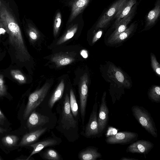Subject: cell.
I'll list each match as a JSON object with an SVG mask.
<instances>
[{
  "instance_id": "d4e9b609",
  "label": "cell",
  "mask_w": 160,
  "mask_h": 160,
  "mask_svg": "<svg viewBox=\"0 0 160 160\" xmlns=\"http://www.w3.org/2000/svg\"><path fill=\"white\" fill-rule=\"evenodd\" d=\"M69 103L72 112L75 117H76L78 113V107L75 94L72 89H71L70 91Z\"/></svg>"
},
{
  "instance_id": "4dcf8cb0",
  "label": "cell",
  "mask_w": 160,
  "mask_h": 160,
  "mask_svg": "<svg viewBox=\"0 0 160 160\" xmlns=\"http://www.w3.org/2000/svg\"><path fill=\"white\" fill-rule=\"evenodd\" d=\"M151 65L152 67L156 74L160 76V65L157 60L155 55L152 53L150 55Z\"/></svg>"
},
{
  "instance_id": "4316f807",
  "label": "cell",
  "mask_w": 160,
  "mask_h": 160,
  "mask_svg": "<svg viewBox=\"0 0 160 160\" xmlns=\"http://www.w3.org/2000/svg\"><path fill=\"white\" fill-rule=\"evenodd\" d=\"M18 139V137L15 135H8L3 137L2 141L5 145L11 147L15 145Z\"/></svg>"
},
{
  "instance_id": "d6a6232c",
  "label": "cell",
  "mask_w": 160,
  "mask_h": 160,
  "mask_svg": "<svg viewBox=\"0 0 160 160\" xmlns=\"http://www.w3.org/2000/svg\"><path fill=\"white\" fill-rule=\"evenodd\" d=\"M102 33V31L101 30H99L96 33L92 39V44H94L101 38Z\"/></svg>"
},
{
  "instance_id": "ba28073f",
  "label": "cell",
  "mask_w": 160,
  "mask_h": 160,
  "mask_svg": "<svg viewBox=\"0 0 160 160\" xmlns=\"http://www.w3.org/2000/svg\"><path fill=\"white\" fill-rule=\"evenodd\" d=\"M98 102L96 101L93 105L88 121L85 128V135L88 138L98 137Z\"/></svg>"
},
{
  "instance_id": "8fae6325",
  "label": "cell",
  "mask_w": 160,
  "mask_h": 160,
  "mask_svg": "<svg viewBox=\"0 0 160 160\" xmlns=\"http://www.w3.org/2000/svg\"><path fill=\"white\" fill-rule=\"evenodd\" d=\"M63 105L62 112V123L68 128H74L76 126L77 122L74 119L71 113L69 98L67 94L65 96Z\"/></svg>"
},
{
  "instance_id": "7c38bea8",
  "label": "cell",
  "mask_w": 160,
  "mask_h": 160,
  "mask_svg": "<svg viewBox=\"0 0 160 160\" xmlns=\"http://www.w3.org/2000/svg\"><path fill=\"white\" fill-rule=\"evenodd\" d=\"M49 121V118L46 116L33 111L28 118L27 126L29 128H32L43 126Z\"/></svg>"
},
{
  "instance_id": "e0dca14e",
  "label": "cell",
  "mask_w": 160,
  "mask_h": 160,
  "mask_svg": "<svg viewBox=\"0 0 160 160\" xmlns=\"http://www.w3.org/2000/svg\"><path fill=\"white\" fill-rule=\"evenodd\" d=\"M89 0H75L73 3L68 22L73 20L86 7Z\"/></svg>"
},
{
  "instance_id": "cb8c5ba5",
  "label": "cell",
  "mask_w": 160,
  "mask_h": 160,
  "mask_svg": "<svg viewBox=\"0 0 160 160\" xmlns=\"http://www.w3.org/2000/svg\"><path fill=\"white\" fill-rule=\"evenodd\" d=\"M78 28L77 24H75L71 27L58 41L56 44L58 45L61 44L72 38L76 32Z\"/></svg>"
},
{
  "instance_id": "7a4b0ae2",
  "label": "cell",
  "mask_w": 160,
  "mask_h": 160,
  "mask_svg": "<svg viewBox=\"0 0 160 160\" xmlns=\"http://www.w3.org/2000/svg\"><path fill=\"white\" fill-rule=\"evenodd\" d=\"M134 118L148 133L155 138L158 136L157 129L152 117L148 111L143 107L135 105L131 108Z\"/></svg>"
},
{
  "instance_id": "7402d4cb",
  "label": "cell",
  "mask_w": 160,
  "mask_h": 160,
  "mask_svg": "<svg viewBox=\"0 0 160 160\" xmlns=\"http://www.w3.org/2000/svg\"><path fill=\"white\" fill-rule=\"evenodd\" d=\"M160 14V2L158 0L154 8L148 13L146 18V27L153 25Z\"/></svg>"
},
{
  "instance_id": "d590c367",
  "label": "cell",
  "mask_w": 160,
  "mask_h": 160,
  "mask_svg": "<svg viewBox=\"0 0 160 160\" xmlns=\"http://www.w3.org/2000/svg\"><path fill=\"white\" fill-rule=\"evenodd\" d=\"M80 53L82 56L84 58H86L88 57L87 51L85 50H82Z\"/></svg>"
},
{
  "instance_id": "ac0fdd59",
  "label": "cell",
  "mask_w": 160,
  "mask_h": 160,
  "mask_svg": "<svg viewBox=\"0 0 160 160\" xmlns=\"http://www.w3.org/2000/svg\"><path fill=\"white\" fill-rule=\"evenodd\" d=\"M136 0H128L118 11L115 15L116 18L114 26H115L129 12L132 6L136 3Z\"/></svg>"
},
{
  "instance_id": "f546056e",
  "label": "cell",
  "mask_w": 160,
  "mask_h": 160,
  "mask_svg": "<svg viewBox=\"0 0 160 160\" xmlns=\"http://www.w3.org/2000/svg\"><path fill=\"white\" fill-rule=\"evenodd\" d=\"M62 22V17L60 12H58L55 17L53 25V34L55 37L58 34Z\"/></svg>"
},
{
  "instance_id": "2e32d148",
  "label": "cell",
  "mask_w": 160,
  "mask_h": 160,
  "mask_svg": "<svg viewBox=\"0 0 160 160\" xmlns=\"http://www.w3.org/2000/svg\"><path fill=\"white\" fill-rule=\"evenodd\" d=\"M47 128L37 130L25 135L19 144L20 146L28 145L36 141L46 130Z\"/></svg>"
},
{
  "instance_id": "ffe728a7",
  "label": "cell",
  "mask_w": 160,
  "mask_h": 160,
  "mask_svg": "<svg viewBox=\"0 0 160 160\" xmlns=\"http://www.w3.org/2000/svg\"><path fill=\"white\" fill-rule=\"evenodd\" d=\"M57 141L53 139H48L29 145L33 148L31 154L26 160H28L33 154L39 152L44 148L48 146L55 145Z\"/></svg>"
},
{
  "instance_id": "836d02e7",
  "label": "cell",
  "mask_w": 160,
  "mask_h": 160,
  "mask_svg": "<svg viewBox=\"0 0 160 160\" xmlns=\"http://www.w3.org/2000/svg\"><path fill=\"white\" fill-rule=\"evenodd\" d=\"M6 32L5 25L0 17V35Z\"/></svg>"
},
{
  "instance_id": "83f0119b",
  "label": "cell",
  "mask_w": 160,
  "mask_h": 160,
  "mask_svg": "<svg viewBox=\"0 0 160 160\" xmlns=\"http://www.w3.org/2000/svg\"><path fill=\"white\" fill-rule=\"evenodd\" d=\"M12 77L21 84H24L26 82V78L21 72L17 69H13L11 71Z\"/></svg>"
},
{
  "instance_id": "484cf974",
  "label": "cell",
  "mask_w": 160,
  "mask_h": 160,
  "mask_svg": "<svg viewBox=\"0 0 160 160\" xmlns=\"http://www.w3.org/2000/svg\"><path fill=\"white\" fill-rule=\"evenodd\" d=\"M27 32L30 40L31 42H35L39 39L40 33L37 29L32 24L28 25Z\"/></svg>"
},
{
  "instance_id": "e575fe53",
  "label": "cell",
  "mask_w": 160,
  "mask_h": 160,
  "mask_svg": "<svg viewBox=\"0 0 160 160\" xmlns=\"http://www.w3.org/2000/svg\"><path fill=\"white\" fill-rule=\"evenodd\" d=\"M5 119V116L0 110V124L2 125L3 124Z\"/></svg>"
},
{
  "instance_id": "52a82bcc",
  "label": "cell",
  "mask_w": 160,
  "mask_h": 160,
  "mask_svg": "<svg viewBox=\"0 0 160 160\" xmlns=\"http://www.w3.org/2000/svg\"><path fill=\"white\" fill-rule=\"evenodd\" d=\"M88 75L87 73H85L80 77L79 83L80 112L82 123L84 122L86 113L88 93Z\"/></svg>"
},
{
  "instance_id": "f35d334b",
  "label": "cell",
  "mask_w": 160,
  "mask_h": 160,
  "mask_svg": "<svg viewBox=\"0 0 160 160\" xmlns=\"http://www.w3.org/2000/svg\"><path fill=\"white\" fill-rule=\"evenodd\" d=\"M2 159L0 158V160H1Z\"/></svg>"
},
{
  "instance_id": "f1b7e54d",
  "label": "cell",
  "mask_w": 160,
  "mask_h": 160,
  "mask_svg": "<svg viewBox=\"0 0 160 160\" xmlns=\"http://www.w3.org/2000/svg\"><path fill=\"white\" fill-rule=\"evenodd\" d=\"M44 158L49 160H59L60 157L54 150L49 149L46 150L43 155Z\"/></svg>"
},
{
  "instance_id": "30bf717a",
  "label": "cell",
  "mask_w": 160,
  "mask_h": 160,
  "mask_svg": "<svg viewBox=\"0 0 160 160\" xmlns=\"http://www.w3.org/2000/svg\"><path fill=\"white\" fill-rule=\"evenodd\" d=\"M154 146L153 143L150 141L137 140L127 147L126 152L132 153L142 154L145 156L149 153Z\"/></svg>"
},
{
  "instance_id": "5bb4252c",
  "label": "cell",
  "mask_w": 160,
  "mask_h": 160,
  "mask_svg": "<svg viewBox=\"0 0 160 160\" xmlns=\"http://www.w3.org/2000/svg\"><path fill=\"white\" fill-rule=\"evenodd\" d=\"M135 28V25L132 23L124 31L115 37L108 39V43L111 45L119 44L125 41L132 33Z\"/></svg>"
},
{
  "instance_id": "74e56055",
  "label": "cell",
  "mask_w": 160,
  "mask_h": 160,
  "mask_svg": "<svg viewBox=\"0 0 160 160\" xmlns=\"http://www.w3.org/2000/svg\"><path fill=\"white\" fill-rule=\"evenodd\" d=\"M2 132V130L0 128V132Z\"/></svg>"
},
{
  "instance_id": "6da1fadb",
  "label": "cell",
  "mask_w": 160,
  "mask_h": 160,
  "mask_svg": "<svg viewBox=\"0 0 160 160\" xmlns=\"http://www.w3.org/2000/svg\"><path fill=\"white\" fill-rule=\"evenodd\" d=\"M0 17L5 25L9 42L14 49L16 58L21 62L28 60L30 55L20 28L12 13L4 5L0 8Z\"/></svg>"
},
{
  "instance_id": "8d00e7d4",
  "label": "cell",
  "mask_w": 160,
  "mask_h": 160,
  "mask_svg": "<svg viewBox=\"0 0 160 160\" xmlns=\"http://www.w3.org/2000/svg\"><path fill=\"white\" fill-rule=\"evenodd\" d=\"M121 160H138L137 159L132 158L122 157L120 159Z\"/></svg>"
},
{
  "instance_id": "603a6c76",
  "label": "cell",
  "mask_w": 160,
  "mask_h": 160,
  "mask_svg": "<svg viewBox=\"0 0 160 160\" xmlns=\"http://www.w3.org/2000/svg\"><path fill=\"white\" fill-rule=\"evenodd\" d=\"M149 99L152 102L156 103L160 102V87L157 85H153L149 89L148 93Z\"/></svg>"
},
{
  "instance_id": "9c48e42d",
  "label": "cell",
  "mask_w": 160,
  "mask_h": 160,
  "mask_svg": "<svg viewBox=\"0 0 160 160\" xmlns=\"http://www.w3.org/2000/svg\"><path fill=\"white\" fill-rule=\"evenodd\" d=\"M128 0H118L114 2L102 16L96 26V29L105 28L121 7Z\"/></svg>"
},
{
  "instance_id": "1f68e13d",
  "label": "cell",
  "mask_w": 160,
  "mask_h": 160,
  "mask_svg": "<svg viewBox=\"0 0 160 160\" xmlns=\"http://www.w3.org/2000/svg\"><path fill=\"white\" fill-rule=\"evenodd\" d=\"M6 94V88L4 84L3 76L0 74V96H4Z\"/></svg>"
},
{
  "instance_id": "8992f818",
  "label": "cell",
  "mask_w": 160,
  "mask_h": 160,
  "mask_svg": "<svg viewBox=\"0 0 160 160\" xmlns=\"http://www.w3.org/2000/svg\"><path fill=\"white\" fill-rule=\"evenodd\" d=\"M138 137V135L136 132L123 131L108 137L105 141L108 144L126 145L136 141Z\"/></svg>"
},
{
  "instance_id": "d6986e66",
  "label": "cell",
  "mask_w": 160,
  "mask_h": 160,
  "mask_svg": "<svg viewBox=\"0 0 160 160\" xmlns=\"http://www.w3.org/2000/svg\"><path fill=\"white\" fill-rule=\"evenodd\" d=\"M51 60L59 67L72 63L75 61V59L68 54L59 53L54 55L51 58Z\"/></svg>"
},
{
  "instance_id": "5b68a950",
  "label": "cell",
  "mask_w": 160,
  "mask_h": 160,
  "mask_svg": "<svg viewBox=\"0 0 160 160\" xmlns=\"http://www.w3.org/2000/svg\"><path fill=\"white\" fill-rule=\"evenodd\" d=\"M106 92L103 93L98 115V137L102 136L105 131L109 120V109L106 99Z\"/></svg>"
},
{
  "instance_id": "3957f363",
  "label": "cell",
  "mask_w": 160,
  "mask_h": 160,
  "mask_svg": "<svg viewBox=\"0 0 160 160\" xmlns=\"http://www.w3.org/2000/svg\"><path fill=\"white\" fill-rule=\"evenodd\" d=\"M50 87V84L46 83L40 89L35 91L29 95L23 114L24 119H26L43 101Z\"/></svg>"
},
{
  "instance_id": "44dd1931",
  "label": "cell",
  "mask_w": 160,
  "mask_h": 160,
  "mask_svg": "<svg viewBox=\"0 0 160 160\" xmlns=\"http://www.w3.org/2000/svg\"><path fill=\"white\" fill-rule=\"evenodd\" d=\"M64 81L62 80L48 101V105L50 108H52L55 103L62 98L64 91Z\"/></svg>"
},
{
  "instance_id": "4fadbf2b",
  "label": "cell",
  "mask_w": 160,
  "mask_h": 160,
  "mask_svg": "<svg viewBox=\"0 0 160 160\" xmlns=\"http://www.w3.org/2000/svg\"><path fill=\"white\" fill-rule=\"evenodd\" d=\"M78 158L81 160H96L102 157L98 152V148L89 147L81 151L78 154Z\"/></svg>"
},
{
  "instance_id": "277c9868",
  "label": "cell",
  "mask_w": 160,
  "mask_h": 160,
  "mask_svg": "<svg viewBox=\"0 0 160 160\" xmlns=\"http://www.w3.org/2000/svg\"><path fill=\"white\" fill-rule=\"evenodd\" d=\"M107 73L109 79L117 85V90L121 88L123 91L124 89L130 88L132 87L131 82L125 73L113 63L108 65Z\"/></svg>"
},
{
  "instance_id": "9a60e30c",
  "label": "cell",
  "mask_w": 160,
  "mask_h": 160,
  "mask_svg": "<svg viewBox=\"0 0 160 160\" xmlns=\"http://www.w3.org/2000/svg\"><path fill=\"white\" fill-rule=\"evenodd\" d=\"M133 11L131 10L126 16L122 19L114 27L115 30L110 36L108 39L111 38L124 31L128 27L127 25L131 21L133 15Z\"/></svg>"
}]
</instances>
